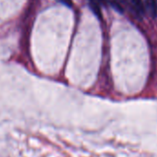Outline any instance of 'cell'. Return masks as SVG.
<instances>
[{
	"label": "cell",
	"instance_id": "obj_1",
	"mask_svg": "<svg viewBox=\"0 0 157 157\" xmlns=\"http://www.w3.org/2000/svg\"><path fill=\"white\" fill-rule=\"evenodd\" d=\"M149 12L153 16L157 17V0H145Z\"/></svg>",
	"mask_w": 157,
	"mask_h": 157
},
{
	"label": "cell",
	"instance_id": "obj_2",
	"mask_svg": "<svg viewBox=\"0 0 157 157\" xmlns=\"http://www.w3.org/2000/svg\"><path fill=\"white\" fill-rule=\"evenodd\" d=\"M130 2H131L132 6L134 7V9L140 14H142L143 13L144 9H143V5H142V0H130Z\"/></svg>",
	"mask_w": 157,
	"mask_h": 157
},
{
	"label": "cell",
	"instance_id": "obj_3",
	"mask_svg": "<svg viewBox=\"0 0 157 157\" xmlns=\"http://www.w3.org/2000/svg\"><path fill=\"white\" fill-rule=\"evenodd\" d=\"M59 1L62 2V3H64V4H66L68 7H71V5H72V1H71V0H59Z\"/></svg>",
	"mask_w": 157,
	"mask_h": 157
},
{
	"label": "cell",
	"instance_id": "obj_4",
	"mask_svg": "<svg viewBox=\"0 0 157 157\" xmlns=\"http://www.w3.org/2000/svg\"><path fill=\"white\" fill-rule=\"evenodd\" d=\"M118 1H119V2H120V1H121V2H123V1H125V0H118Z\"/></svg>",
	"mask_w": 157,
	"mask_h": 157
}]
</instances>
